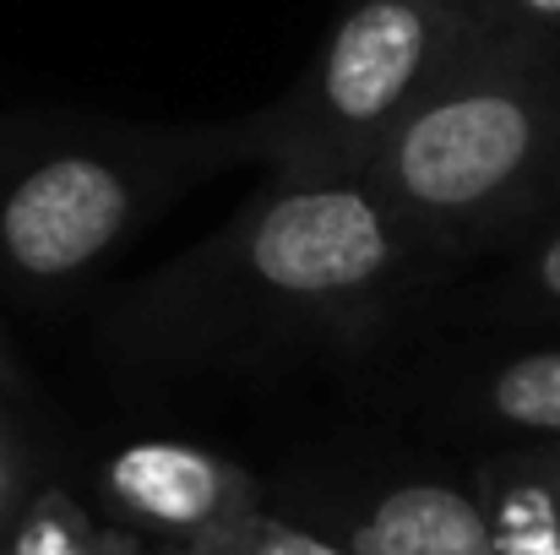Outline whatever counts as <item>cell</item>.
I'll return each mask as SVG.
<instances>
[{
	"instance_id": "obj_3",
	"label": "cell",
	"mask_w": 560,
	"mask_h": 555,
	"mask_svg": "<svg viewBox=\"0 0 560 555\" xmlns=\"http://www.w3.org/2000/svg\"><path fill=\"white\" fill-rule=\"evenodd\" d=\"M240 164H250L245 115L164 126L82 109L44 159L0 190V294L27 305L77 294L180 196Z\"/></svg>"
},
{
	"instance_id": "obj_12",
	"label": "cell",
	"mask_w": 560,
	"mask_h": 555,
	"mask_svg": "<svg viewBox=\"0 0 560 555\" xmlns=\"http://www.w3.org/2000/svg\"><path fill=\"white\" fill-rule=\"evenodd\" d=\"M38 485H44V474H38L33 425L16 408V386H0V551H5L11 529L22 523Z\"/></svg>"
},
{
	"instance_id": "obj_4",
	"label": "cell",
	"mask_w": 560,
	"mask_h": 555,
	"mask_svg": "<svg viewBox=\"0 0 560 555\" xmlns=\"http://www.w3.org/2000/svg\"><path fill=\"white\" fill-rule=\"evenodd\" d=\"M512 38L490 0H338L305 71L245 115L261 181H365L375 148L468 55Z\"/></svg>"
},
{
	"instance_id": "obj_13",
	"label": "cell",
	"mask_w": 560,
	"mask_h": 555,
	"mask_svg": "<svg viewBox=\"0 0 560 555\" xmlns=\"http://www.w3.org/2000/svg\"><path fill=\"white\" fill-rule=\"evenodd\" d=\"M82 109H0V190L16 181L33 159H44Z\"/></svg>"
},
{
	"instance_id": "obj_9",
	"label": "cell",
	"mask_w": 560,
	"mask_h": 555,
	"mask_svg": "<svg viewBox=\"0 0 560 555\" xmlns=\"http://www.w3.org/2000/svg\"><path fill=\"white\" fill-rule=\"evenodd\" d=\"M0 555H153V551L137 534L115 529L104 512H88L66 485L44 479Z\"/></svg>"
},
{
	"instance_id": "obj_15",
	"label": "cell",
	"mask_w": 560,
	"mask_h": 555,
	"mask_svg": "<svg viewBox=\"0 0 560 555\" xmlns=\"http://www.w3.org/2000/svg\"><path fill=\"white\" fill-rule=\"evenodd\" d=\"M0 386H16V360L5 349V333H0Z\"/></svg>"
},
{
	"instance_id": "obj_10",
	"label": "cell",
	"mask_w": 560,
	"mask_h": 555,
	"mask_svg": "<svg viewBox=\"0 0 560 555\" xmlns=\"http://www.w3.org/2000/svg\"><path fill=\"white\" fill-rule=\"evenodd\" d=\"M490 322H560V212L506 251V267L474 294Z\"/></svg>"
},
{
	"instance_id": "obj_14",
	"label": "cell",
	"mask_w": 560,
	"mask_h": 555,
	"mask_svg": "<svg viewBox=\"0 0 560 555\" xmlns=\"http://www.w3.org/2000/svg\"><path fill=\"white\" fill-rule=\"evenodd\" d=\"M490 5L512 38L560 49V0H490Z\"/></svg>"
},
{
	"instance_id": "obj_8",
	"label": "cell",
	"mask_w": 560,
	"mask_h": 555,
	"mask_svg": "<svg viewBox=\"0 0 560 555\" xmlns=\"http://www.w3.org/2000/svg\"><path fill=\"white\" fill-rule=\"evenodd\" d=\"M452 419L501 441H560V338L474 370L452 397Z\"/></svg>"
},
{
	"instance_id": "obj_1",
	"label": "cell",
	"mask_w": 560,
	"mask_h": 555,
	"mask_svg": "<svg viewBox=\"0 0 560 555\" xmlns=\"http://www.w3.org/2000/svg\"><path fill=\"white\" fill-rule=\"evenodd\" d=\"M435 273L365 181H261L104 311L142 370H278L365 355Z\"/></svg>"
},
{
	"instance_id": "obj_7",
	"label": "cell",
	"mask_w": 560,
	"mask_h": 555,
	"mask_svg": "<svg viewBox=\"0 0 560 555\" xmlns=\"http://www.w3.org/2000/svg\"><path fill=\"white\" fill-rule=\"evenodd\" d=\"M495 555H560V441H501L468 469Z\"/></svg>"
},
{
	"instance_id": "obj_6",
	"label": "cell",
	"mask_w": 560,
	"mask_h": 555,
	"mask_svg": "<svg viewBox=\"0 0 560 555\" xmlns=\"http://www.w3.org/2000/svg\"><path fill=\"white\" fill-rule=\"evenodd\" d=\"M98 507L148 551H175L223 523L272 512V485L196 441H126L98 469Z\"/></svg>"
},
{
	"instance_id": "obj_5",
	"label": "cell",
	"mask_w": 560,
	"mask_h": 555,
	"mask_svg": "<svg viewBox=\"0 0 560 555\" xmlns=\"http://www.w3.org/2000/svg\"><path fill=\"white\" fill-rule=\"evenodd\" d=\"M272 512L349 555H495L474 485L446 474L311 469L272 485Z\"/></svg>"
},
{
	"instance_id": "obj_11",
	"label": "cell",
	"mask_w": 560,
	"mask_h": 555,
	"mask_svg": "<svg viewBox=\"0 0 560 555\" xmlns=\"http://www.w3.org/2000/svg\"><path fill=\"white\" fill-rule=\"evenodd\" d=\"M153 555H349L338 551L332 540L278 518V512H256V518H240V523H223L190 545H175V551H153Z\"/></svg>"
},
{
	"instance_id": "obj_2",
	"label": "cell",
	"mask_w": 560,
	"mask_h": 555,
	"mask_svg": "<svg viewBox=\"0 0 560 555\" xmlns=\"http://www.w3.org/2000/svg\"><path fill=\"white\" fill-rule=\"evenodd\" d=\"M365 185L430 273L512 251L560 212V49L495 38L375 148Z\"/></svg>"
}]
</instances>
